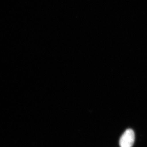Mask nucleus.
<instances>
[{
    "mask_svg": "<svg viewBox=\"0 0 147 147\" xmlns=\"http://www.w3.org/2000/svg\"><path fill=\"white\" fill-rule=\"evenodd\" d=\"M135 141V134L131 129H128L122 134L119 142L120 147H132Z\"/></svg>",
    "mask_w": 147,
    "mask_h": 147,
    "instance_id": "1",
    "label": "nucleus"
}]
</instances>
